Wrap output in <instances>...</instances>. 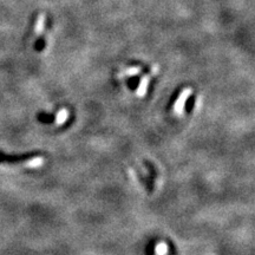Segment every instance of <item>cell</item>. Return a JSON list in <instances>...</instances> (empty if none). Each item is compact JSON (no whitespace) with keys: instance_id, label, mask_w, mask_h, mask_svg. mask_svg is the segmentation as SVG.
<instances>
[{"instance_id":"2","label":"cell","mask_w":255,"mask_h":255,"mask_svg":"<svg viewBox=\"0 0 255 255\" xmlns=\"http://www.w3.org/2000/svg\"><path fill=\"white\" fill-rule=\"evenodd\" d=\"M190 92H191L190 89L183 90V92L181 93L180 97H178V98H177V101H176L175 105H174V111H175L177 115L181 114L182 109H183V106H184V102H186L188 95H190Z\"/></svg>"},{"instance_id":"1","label":"cell","mask_w":255,"mask_h":255,"mask_svg":"<svg viewBox=\"0 0 255 255\" xmlns=\"http://www.w3.org/2000/svg\"><path fill=\"white\" fill-rule=\"evenodd\" d=\"M44 162L42 156L38 155H29V156H10L0 153V163H24L29 167H41Z\"/></svg>"},{"instance_id":"3","label":"cell","mask_w":255,"mask_h":255,"mask_svg":"<svg viewBox=\"0 0 255 255\" xmlns=\"http://www.w3.org/2000/svg\"><path fill=\"white\" fill-rule=\"evenodd\" d=\"M68 117H69V111L65 110V109H63V110H60L58 112V115H57L56 122L58 124H62L65 122L66 120H68Z\"/></svg>"},{"instance_id":"4","label":"cell","mask_w":255,"mask_h":255,"mask_svg":"<svg viewBox=\"0 0 255 255\" xmlns=\"http://www.w3.org/2000/svg\"><path fill=\"white\" fill-rule=\"evenodd\" d=\"M168 252V247L166 244H157L155 247V253L156 255H166Z\"/></svg>"}]
</instances>
